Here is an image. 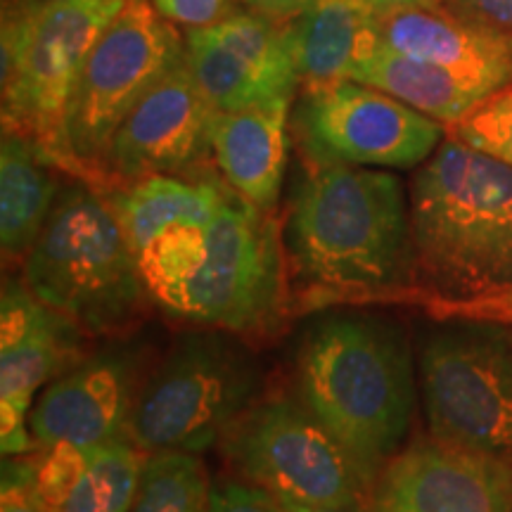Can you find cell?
<instances>
[{"label": "cell", "mask_w": 512, "mask_h": 512, "mask_svg": "<svg viewBox=\"0 0 512 512\" xmlns=\"http://www.w3.org/2000/svg\"><path fill=\"white\" fill-rule=\"evenodd\" d=\"M261 366L233 332L188 330L140 384L128 441L140 451L200 453L221 444L259 401Z\"/></svg>", "instance_id": "obj_5"}, {"label": "cell", "mask_w": 512, "mask_h": 512, "mask_svg": "<svg viewBox=\"0 0 512 512\" xmlns=\"http://www.w3.org/2000/svg\"><path fill=\"white\" fill-rule=\"evenodd\" d=\"M292 133L311 166L418 169L446 138V126L380 88L344 79L299 91Z\"/></svg>", "instance_id": "obj_11"}, {"label": "cell", "mask_w": 512, "mask_h": 512, "mask_svg": "<svg viewBox=\"0 0 512 512\" xmlns=\"http://www.w3.org/2000/svg\"><path fill=\"white\" fill-rule=\"evenodd\" d=\"M351 79L394 95L444 126L465 117L486 95L494 93L475 79H467L439 64L401 55L387 46L377 48Z\"/></svg>", "instance_id": "obj_22"}, {"label": "cell", "mask_w": 512, "mask_h": 512, "mask_svg": "<svg viewBox=\"0 0 512 512\" xmlns=\"http://www.w3.org/2000/svg\"><path fill=\"white\" fill-rule=\"evenodd\" d=\"M62 169L34 140L3 131L0 145V245L3 259L24 261L50 219L60 195Z\"/></svg>", "instance_id": "obj_21"}, {"label": "cell", "mask_w": 512, "mask_h": 512, "mask_svg": "<svg viewBox=\"0 0 512 512\" xmlns=\"http://www.w3.org/2000/svg\"><path fill=\"white\" fill-rule=\"evenodd\" d=\"M446 136L512 166V83L486 95L465 117L448 124Z\"/></svg>", "instance_id": "obj_25"}, {"label": "cell", "mask_w": 512, "mask_h": 512, "mask_svg": "<svg viewBox=\"0 0 512 512\" xmlns=\"http://www.w3.org/2000/svg\"><path fill=\"white\" fill-rule=\"evenodd\" d=\"M415 290L475 297L512 287V166L444 138L408 185Z\"/></svg>", "instance_id": "obj_3"}, {"label": "cell", "mask_w": 512, "mask_h": 512, "mask_svg": "<svg viewBox=\"0 0 512 512\" xmlns=\"http://www.w3.org/2000/svg\"><path fill=\"white\" fill-rule=\"evenodd\" d=\"M214 112L183 57L121 121L102 159L100 190L147 176L207 174Z\"/></svg>", "instance_id": "obj_12"}, {"label": "cell", "mask_w": 512, "mask_h": 512, "mask_svg": "<svg viewBox=\"0 0 512 512\" xmlns=\"http://www.w3.org/2000/svg\"><path fill=\"white\" fill-rule=\"evenodd\" d=\"M22 280L36 299L95 337H124L155 304L112 202L83 178L62 185L22 261Z\"/></svg>", "instance_id": "obj_4"}, {"label": "cell", "mask_w": 512, "mask_h": 512, "mask_svg": "<svg viewBox=\"0 0 512 512\" xmlns=\"http://www.w3.org/2000/svg\"><path fill=\"white\" fill-rule=\"evenodd\" d=\"M382 46L484 83H512V36L484 29L444 8L411 10L382 19Z\"/></svg>", "instance_id": "obj_18"}, {"label": "cell", "mask_w": 512, "mask_h": 512, "mask_svg": "<svg viewBox=\"0 0 512 512\" xmlns=\"http://www.w3.org/2000/svg\"><path fill=\"white\" fill-rule=\"evenodd\" d=\"M437 323L418 351L430 434L512 463V328L472 320Z\"/></svg>", "instance_id": "obj_8"}, {"label": "cell", "mask_w": 512, "mask_h": 512, "mask_svg": "<svg viewBox=\"0 0 512 512\" xmlns=\"http://www.w3.org/2000/svg\"><path fill=\"white\" fill-rule=\"evenodd\" d=\"M126 0L3 5V131L34 140L64 174L79 178L67 145V107L95 38Z\"/></svg>", "instance_id": "obj_6"}, {"label": "cell", "mask_w": 512, "mask_h": 512, "mask_svg": "<svg viewBox=\"0 0 512 512\" xmlns=\"http://www.w3.org/2000/svg\"><path fill=\"white\" fill-rule=\"evenodd\" d=\"M50 3H64V0H3V5H10V8H41Z\"/></svg>", "instance_id": "obj_34"}, {"label": "cell", "mask_w": 512, "mask_h": 512, "mask_svg": "<svg viewBox=\"0 0 512 512\" xmlns=\"http://www.w3.org/2000/svg\"><path fill=\"white\" fill-rule=\"evenodd\" d=\"M207 512H287L278 496L249 479L211 482Z\"/></svg>", "instance_id": "obj_27"}, {"label": "cell", "mask_w": 512, "mask_h": 512, "mask_svg": "<svg viewBox=\"0 0 512 512\" xmlns=\"http://www.w3.org/2000/svg\"><path fill=\"white\" fill-rule=\"evenodd\" d=\"M0 512H46L36 491L31 456L5 458Z\"/></svg>", "instance_id": "obj_28"}, {"label": "cell", "mask_w": 512, "mask_h": 512, "mask_svg": "<svg viewBox=\"0 0 512 512\" xmlns=\"http://www.w3.org/2000/svg\"><path fill=\"white\" fill-rule=\"evenodd\" d=\"M368 512H512V463L430 434L382 465Z\"/></svg>", "instance_id": "obj_16"}, {"label": "cell", "mask_w": 512, "mask_h": 512, "mask_svg": "<svg viewBox=\"0 0 512 512\" xmlns=\"http://www.w3.org/2000/svg\"><path fill=\"white\" fill-rule=\"evenodd\" d=\"M185 60L216 112L294 100L302 88L290 22L242 5L221 22L185 29Z\"/></svg>", "instance_id": "obj_13"}, {"label": "cell", "mask_w": 512, "mask_h": 512, "mask_svg": "<svg viewBox=\"0 0 512 512\" xmlns=\"http://www.w3.org/2000/svg\"><path fill=\"white\" fill-rule=\"evenodd\" d=\"M366 3L375 10L377 17L387 19V17L401 15V12L439 8L441 0H366Z\"/></svg>", "instance_id": "obj_32"}, {"label": "cell", "mask_w": 512, "mask_h": 512, "mask_svg": "<svg viewBox=\"0 0 512 512\" xmlns=\"http://www.w3.org/2000/svg\"><path fill=\"white\" fill-rule=\"evenodd\" d=\"M221 446L242 477L280 501L368 505L373 479L294 394L256 401Z\"/></svg>", "instance_id": "obj_10"}, {"label": "cell", "mask_w": 512, "mask_h": 512, "mask_svg": "<svg viewBox=\"0 0 512 512\" xmlns=\"http://www.w3.org/2000/svg\"><path fill=\"white\" fill-rule=\"evenodd\" d=\"M283 242L287 266L320 309L415 290L411 204L387 169L311 166L292 195Z\"/></svg>", "instance_id": "obj_1"}, {"label": "cell", "mask_w": 512, "mask_h": 512, "mask_svg": "<svg viewBox=\"0 0 512 512\" xmlns=\"http://www.w3.org/2000/svg\"><path fill=\"white\" fill-rule=\"evenodd\" d=\"M74 320L36 299L22 278H5L0 299V439L3 456H31L29 413L38 394L83 356Z\"/></svg>", "instance_id": "obj_14"}, {"label": "cell", "mask_w": 512, "mask_h": 512, "mask_svg": "<svg viewBox=\"0 0 512 512\" xmlns=\"http://www.w3.org/2000/svg\"><path fill=\"white\" fill-rule=\"evenodd\" d=\"M285 266V242L271 211L256 209L228 190L207 228L200 266L162 311L242 339L273 337L290 309Z\"/></svg>", "instance_id": "obj_7"}, {"label": "cell", "mask_w": 512, "mask_h": 512, "mask_svg": "<svg viewBox=\"0 0 512 512\" xmlns=\"http://www.w3.org/2000/svg\"><path fill=\"white\" fill-rule=\"evenodd\" d=\"M302 88L351 79L382 46V19L366 0H313L290 22ZM299 88V91H302Z\"/></svg>", "instance_id": "obj_19"}, {"label": "cell", "mask_w": 512, "mask_h": 512, "mask_svg": "<svg viewBox=\"0 0 512 512\" xmlns=\"http://www.w3.org/2000/svg\"><path fill=\"white\" fill-rule=\"evenodd\" d=\"M399 299L415 304L434 320H472L512 328V287L475 297H439L422 290H408Z\"/></svg>", "instance_id": "obj_26"}, {"label": "cell", "mask_w": 512, "mask_h": 512, "mask_svg": "<svg viewBox=\"0 0 512 512\" xmlns=\"http://www.w3.org/2000/svg\"><path fill=\"white\" fill-rule=\"evenodd\" d=\"M211 479L197 453H147L128 512H207Z\"/></svg>", "instance_id": "obj_24"}, {"label": "cell", "mask_w": 512, "mask_h": 512, "mask_svg": "<svg viewBox=\"0 0 512 512\" xmlns=\"http://www.w3.org/2000/svg\"><path fill=\"white\" fill-rule=\"evenodd\" d=\"M287 512H368V505H302L292 501H280Z\"/></svg>", "instance_id": "obj_33"}, {"label": "cell", "mask_w": 512, "mask_h": 512, "mask_svg": "<svg viewBox=\"0 0 512 512\" xmlns=\"http://www.w3.org/2000/svg\"><path fill=\"white\" fill-rule=\"evenodd\" d=\"M439 8L484 29L512 36V0H441Z\"/></svg>", "instance_id": "obj_30"}, {"label": "cell", "mask_w": 512, "mask_h": 512, "mask_svg": "<svg viewBox=\"0 0 512 512\" xmlns=\"http://www.w3.org/2000/svg\"><path fill=\"white\" fill-rule=\"evenodd\" d=\"M147 347L114 337L86 354L38 394L29 430L38 448L53 444L100 446L128 439V420L147 370Z\"/></svg>", "instance_id": "obj_15"}, {"label": "cell", "mask_w": 512, "mask_h": 512, "mask_svg": "<svg viewBox=\"0 0 512 512\" xmlns=\"http://www.w3.org/2000/svg\"><path fill=\"white\" fill-rule=\"evenodd\" d=\"M242 5L249 10L259 12L271 19H280V22H292L302 12L311 8L313 0H240Z\"/></svg>", "instance_id": "obj_31"}, {"label": "cell", "mask_w": 512, "mask_h": 512, "mask_svg": "<svg viewBox=\"0 0 512 512\" xmlns=\"http://www.w3.org/2000/svg\"><path fill=\"white\" fill-rule=\"evenodd\" d=\"M183 57L176 24L150 0H126L88 50L69 98L67 145L79 178L102 188V159L121 121Z\"/></svg>", "instance_id": "obj_9"}, {"label": "cell", "mask_w": 512, "mask_h": 512, "mask_svg": "<svg viewBox=\"0 0 512 512\" xmlns=\"http://www.w3.org/2000/svg\"><path fill=\"white\" fill-rule=\"evenodd\" d=\"M223 178L147 176L140 181L102 190L117 211L133 252L174 226H209L228 197Z\"/></svg>", "instance_id": "obj_20"}, {"label": "cell", "mask_w": 512, "mask_h": 512, "mask_svg": "<svg viewBox=\"0 0 512 512\" xmlns=\"http://www.w3.org/2000/svg\"><path fill=\"white\" fill-rule=\"evenodd\" d=\"M418 387L411 344L380 313H320L294 351V396L373 482L411 432Z\"/></svg>", "instance_id": "obj_2"}, {"label": "cell", "mask_w": 512, "mask_h": 512, "mask_svg": "<svg viewBox=\"0 0 512 512\" xmlns=\"http://www.w3.org/2000/svg\"><path fill=\"white\" fill-rule=\"evenodd\" d=\"M290 100L238 112H214L211 159L230 190L261 211H275L290 147Z\"/></svg>", "instance_id": "obj_17"}, {"label": "cell", "mask_w": 512, "mask_h": 512, "mask_svg": "<svg viewBox=\"0 0 512 512\" xmlns=\"http://www.w3.org/2000/svg\"><path fill=\"white\" fill-rule=\"evenodd\" d=\"M147 453L128 439L91 446V463L72 494L48 512H128Z\"/></svg>", "instance_id": "obj_23"}, {"label": "cell", "mask_w": 512, "mask_h": 512, "mask_svg": "<svg viewBox=\"0 0 512 512\" xmlns=\"http://www.w3.org/2000/svg\"><path fill=\"white\" fill-rule=\"evenodd\" d=\"M164 19L183 29H200L221 22L242 8L240 0H150Z\"/></svg>", "instance_id": "obj_29"}]
</instances>
